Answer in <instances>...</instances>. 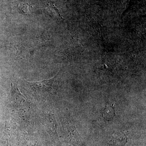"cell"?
<instances>
[{"label": "cell", "mask_w": 146, "mask_h": 146, "mask_svg": "<svg viewBox=\"0 0 146 146\" xmlns=\"http://www.w3.org/2000/svg\"><path fill=\"white\" fill-rule=\"evenodd\" d=\"M54 78L38 82H28L35 91L41 93L50 92L53 89Z\"/></svg>", "instance_id": "cell-1"}, {"label": "cell", "mask_w": 146, "mask_h": 146, "mask_svg": "<svg viewBox=\"0 0 146 146\" xmlns=\"http://www.w3.org/2000/svg\"><path fill=\"white\" fill-rule=\"evenodd\" d=\"M101 114L103 119L106 121H110L115 116V110L112 105L107 104L105 107L102 110Z\"/></svg>", "instance_id": "cell-2"}, {"label": "cell", "mask_w": 146, "mask_h": 146, "mask_svg": "<svg viewBox=\"0 0 146 146\" xmlns=\"http://www.w3.org/2000/svg\"><path fill=\"white\" fill-rule=\"evenodd\" d=\"M32 7L28 3H20L18 5V8L21 12L25 15H29L30 14Z\"/></svg>", "instance_id": "cell-3"}]
</instances>
